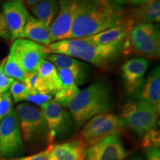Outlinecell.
Wrapping results in <instances>:
<instances>
[{
    "mask_svg": "<svg viewBox=\"0 0 160 160\" xmlns=\"http://www.w3.org/2000/svg\"><path fill=\"white\" fill-rule=\"evenodd\" d=\"M59 9V0H40L31 8L33 17L51 27Z\"/></svg>",
    "mask_w": 160,
    "mask_h": 160,
    "instance_id": "21",
    "label": "cell"
},
{
    "mask_svg": "<svg viewBox=\"0 0 160 160\" xmlns=\"http://www.w3.org/2000/svg\"><path fill=\"white\" fill-rule=\"evenodd\" d=\"M13 99L10 91L2 93L0 97V122L13 110Z\"/></svg>",
    "mask_w": 160,
    "mask_h": 160,
    "instance_id": "27",
    "label": "cell"
},
{
    "mask_svg": "<svg viewBox=\"0 0 160 160\" xmlns=\"http://www.w3.org/2000/svg\"><path fill=\"white\" fill-rule=\"evenodd\" d=\"M3 72L7 77L11 78V79L18 80L23 83L25 82L26 78L25 72L24 71L19 64L10 55L5 59L3 67Z\"/></svg>",
    "mask_w": 160,
    "mask_h": 160,
    "instance_id": "24",
    "label": "cell"
},
{
    "mask_svg": "<svg viewBox=\"0 0 160 160\" xmlns=\"http://www.w3.org/2000/svg\"><path fill=\"white\" fill-rule=\"evenodd\" d=\"M148 66V61L142 57L133 58L124 64L122 68V77L128 94L137 96Z\"/></svg>",
    "mask_w": 160,
    "mask_h": 160,
    "instance_id": "14",
    "label": "cell"
},
{
    "mask_svg": "<svg viewBox=\"0 0 160 160\" xmlns=\"http://www.w3.org/2000/svg\"><path fill=\"white\" fill-rule=\"evenodd\" d=\"M22 137L28 144L47 142L48 129L41 109L28 103H21L16 108Z\"/></svg>",
    "mask_w": 160,
    "mask_h": 160,
    "instance_id": "5",
    "label": "cell"
},
{
    "mask_svg": "<svg viewBox=\"0 0 160 160\" xmlns=\"http://www.w3.org/2000/svg\"><path fill=\"white\" fill-rule=\"evenodd\" d=\"M113 104L111 86L104 81H98L79 91L65 108L69 109L73 119L80 125L95 116L108 113Z\"/></svg>",
    "mask_w": 160,
    "mask_h": 160,
    "instance_id": "3",
    "label": "cell"
},
{
    "mask_svg": "<svg viewBox=\"0 0 160 160\" xmlns=\"http://www.w3.org/2000/svg\"><path fill=\"white\" fill-rule=\"evenodd\" d=\"M26 4L29 6L30 8H31L32 6H33L35 4H37L38 2H39L40 0H25Z\"/></svg>",
    "mask_w": 160,
    "mask_h": 160,
    "instance_id": "35",
    "label": "cell"
},
{
    "mask_svg": "<svg viewBox=\"0 0 160 160\" xmlns=\"http://www.w3.org/2000/svg\"><path fill=\"white\" fill-rule=\"evenodd\" d=\"M1 62H2V61H1ZM1 62H0V63H1Z\"/></svg>",
    "mask_w": 160,
    "mask_h": 160,
    "instance_id": "41",
    "label": "cell"
},
{
    "mask_svg": "<svg viewBox=\"0 0 160 160\" xmlns=\"http://www.w3.org/2000/svg\"><path fill=\"white\" fill-rule=\"evenodd\" d=\"M13 81H14V79L7 77L3 73L0 76V91L2 93H4V92L8 91V89L10 88Z\"/></svg>",
    "mask_w": 160,
    "mask_h": 160,
    "instance_id": "32",
    "label": "cell"
},
{
    "mask_svg": "<svg viewBox=\"0 0 160 160\" xmlns=\"http://www.w3.org/2000/svg\"><path fill=\"white\" fill-rule=\"evenodd\" d=\"M120 3H128V4H131V5H143L146 2H148V0H117Z\"/></svg>",
    "mask_w": 160,
    "mask_h": 160,
    "instance_id": "34",
    "label": "cell"
},
{
    "mask_svg": "<svg viewBox=\"0 0 160 160\" xmlns=\"http://www.w3.org/2000/svg\"><path fill=\"white\" fill-rule=\"evenodd\" d=\"M123 42L97 45L83 38L55 42L48 46L51 53L64 54L105 68L114 62L122 53Z\"/></svg>",
    "mask_w": 160,
    "mask_h": 160,
    "instance_id": "2",
    "label": "cell"
},
{
    "mask_svg": "<svg viewBox=\"0 0 160 160\" xmlns=\"http://www.w3.org/2000/svg\"><path fill=\"white\" fill-rule=\"evenodd\" d=\"M5 1L6 2H7V1H14V0H5Z\"/></svg>",
    "mask_w": 160,
    "mask_h": 160,
    "instance_id": "38",
    "label": "cell"
},
{
    "mask_svg": "<svg viewBox=\"0 0 160 160\" xmlns=\"http://www.w3.org/2000/svg\"><path fill=\"white\" fill-rule=\"evenodd\" d=\"M4 160H17V159H4Z\"/></svg>",
    "mask_w": 160,
    "mask_h": 160,
    "instance_id": "39",
    "label": "cell"
},
{
    "mask_svg": "<svg viewBox=\"0 0 160 160\" xmlns=\"http://www.w3.org/2000/svg\"><path fill=\"white\" fill-rule=\"evenodd\" d=\"M128 16L117 0H81L70 39L97 34L120 25Z\"/></svg>",
    "mask_w": 160,
    "mask_h": 160,
    "instance_id": "1",
    "label": "cell"
},
{
    "mask_svg": "<svg viewBox=\"0 0 160 160\" xmlns=\"http://www.w3.org/2000/svg\"><path fill=\"white\" fill-rule=\"evenodd\" d=\"M1 94H2V92L0 91V97H1Z\"/></svg>",
    "mask_w": 160,
    "mask_h": 160,
    "instance_id": "40",
    "label": "cell"
},
{
    "mask_svg": "<svg viewBox=\"0 0 160 160\" xmlns=\"http://www.w3.org/2000/svg\"><path fill=\"white\" fill-rule=\"evenodd\" d=\"M79 160H85V159H84V157H82L81 159H80Z\"/></svg>",
    "mask_w": 160,
    "mask_h": 160,
    "instance_id": "37",
    "label": "cell"
},
{
    "mask_svg": "<svg viewBox=\"0 0 160 160\" xmlns=\"http://www.w3.org/2000/svg\"><path fill=\"white\" fill-rule=\"evenodd\" d=\"M61 81V89L54 95V100L62 107H66L68 102L79 93L80 90L71 73L65 69H58Z\"/></svg>",
    "mask_w": 160,
    "mask_h": 160,
    "instance_id": "20",
    "label": "cell"
},
{
    "mask_svg": "<svg viewBox=\"0 0 160 160\" xmlns=\"http://www.w3.org/2000/svg\"><path fill=\"white\" fill-rule=\"evenodd\" d=\"M57 69H65L73 75L77 85H82L86 81L88 66L75 58L59 53H50L46 57Z\"/></svg>",
    "mask_w": 160,
    "mask_h": 160,
    "instance_id": "16",
    "label": "cell"
},
{
    "mask_svg": "<svg viewBox=\"0 0 160 160\" xmlns=\"http://www.w3.org/2000/svg\"><path fill=\"white\" fill-rule=\"evenodd\" d=\"M10 93L11 94L12 99L16 103L25 101L27 99L30 93L27 86L18 80H14L12 82L10 87Z\"/></svg>",
    "mask_w": 160,
    "mask_h": 160,
    "instance_id": "26",
    "label": "cell"
},
{
    "mask_svg": "<svg viewBox=\"0 0 160 160\" xmlns=\"http://www.w3.org/2000/svg\"><path fill=\"white\" fill-rule=\"evenodd\" d=\"M128 160H143V159L141 157H139V156H134V157H131V159H129Z\"/></svg>",
    "mask_w": 160,
    "mask_h": 160,
    "instance_id": "36",
    "label": "cell"
},
{
    "mask_svg": "<svg viewBox=\"0 0 160 160\" xmlns=\"http://www.w3.org/2000/svg\"><path fill=\"white\" fill-rule=\"evenodd\" d=\"M159 131L153 129L143 136L142 146L144 148H159Z\"/></svg>",
    "mask_w": 160,
    "mask_h": 160,
    "instance_id": "28",
    "label": "cell"
},
{
    "mask_svg": "<svg viewBox=\"0 0 160 160\" xmlns=\"http://www.w3.org/2000/svg\"><path fill=\"white\" fill-rule=\"evenodd\" d=\"M23 153V141L14 109L0 122V157L10 159Z\"/></svg>",
    "mask_w": 160,
    "mask_h": 160,
    "instance_id": "9",
    "label": "cell"
},
{
    "mask_svg": "<svg viewBox=\"0 0 160 160\" xmlns=\"http://www.w3.org/2000/svg\"><path fill=\"white\" fill-rule=\"evenodd\" d=\"M85 149L79 139L52 145L48 160H79L84 157Z\"/></svg>",
    "mask_w": 160,
    "mask_h": 160,
    "instance_id": "18",
    "label": "cell"
},
{
    "mask_svg": "<svg viewBox=\"0 0 160 160\" xmlns=\"http://www.w3.org/2000/svg\"><path fill=\"white\" fill-rule=\"evenodd\" d=\"M52 145H53V144L49 145L48 147L45 150H43V151L39 152V153H36V154L28 156V157H19L17 159V160H48Z\"/></svg>",
    "mask_w": 160,
    "mask_h": 160,
    "instance_id": "30",
    "label": "cell"
},
{
    "mask_svg": "<svg viewBox=\"0 0 160 160\" xmlns=\"http://www.w3.org/2000/svg\"><path fill=\"white\" fill-rule=\"evenodd\" d=\"M0 37H2L5 39H11L8 29L6 25L2 13H1V12H0Z\"/></svg>",
    "mask_w": 160,
    "mask_h": 160,
    "instance_id": "33",
    "label": "cell"
},
{
    "mask_svg": "<svg viewBox=\"0 0 160 160\" xmlns=\"http://www.w3.org/2000/svg\"><path fill=\"white\" fill-rule=\"evenodd\" d=\"M130 16L137 23H159L160 21V1L148 0L135 9Z\"/></svg>",
    "mask_w": 160,
    "mask_h": 160,
    "instance_id": "22",
    "label": "cell"
},
{
    "mask_svg": "<svg viewBox=\"0 0 160 160\" xmlns=\"http://www.w3.org/2000/svg\"><path fill=\"white\" fill-rule=\"evenodd\" d=\"M48 129V143L51 145L56 139L65 138L71 133L73 121L69 113L54 99L40 107Z\"/></svg>",
    "mask_w": 160,
    "mask_h": 160,
    "instance_id": "8",
    "label": "cell"
},
{
    "mask_svg": "<svg viewBox=\"0 0 160 160\" xmlns=\"http://www.w3.org/2000/svg\"><path fill=\"white\" fill-rule=\"evenodd\" d=\"M128 155L120 134H113L102 139L85 149V160H124Z\"/></svg>",
    "mask_w": 160,
    "mask_h": 160,
    "instance_id": "10",
    "label": "cell"
},
{
    "mask_svg": "<svg viewBox=\"0 0 160 160\" xmlns=\"http://www.w3.org/2000/svg\"><path fill=\"white\" fill-rule=\"evenodd\" d=\"M137 25L135 20L131 16L120 25L112 28L97 34L84 37L86 41L97 45H110V44L122 42L128 37L133 26Z\"/></svg>",
    "mask_w": 160,
    "mask_h": 160,
    "instance_id": "15",
    "label": "cell"
},
{
    "mask_svg": "<svg viewBox=\"0 0 160 160\" xmlns=\"http://www.w3.org/2000/svg\"><path fill=\"white\" fill-rule=\"evenodd\" d=\"M123 53L149 58L160 54V33L155 24L137 23L123 42Z\"/></svg>",
    "mask_w": 160,
    "mask_h": 160,
    "instance_id": "4",
    "label": "cell"
},
{
    "mask_svg": "<svg viewBox=\"0 0 160 160\" xmlns=\"http://www.w3.org/2000/svg\"><path fill=\"white\" fill-rule=\"evenodd\" d=\"M141 101L149 103L159 113L160 108V70L156 68L142 85L137 96Z\"/></svg>",
    "mask_w": 160,
    "mask_h": 160,
    "instance_id": "17",
    "label": "cell"
},
{
    "mask_svg": "<svg viewBox=\"0 0 160 160\" xmlns=\"http://www.w3.org/2000/svg\"><path fill=\"white\" fill-rule=\"evenodd\" d=\"M37 73L50 93L54 96L61 89V81L58 69L47 59H44L40 64Z\"/></svg>",
    "mask_w": 160,
    "mask_h": 160,
    "instance_id": "23",
    "label": "cell"
},
{
    "mask_svg": "<svg viewBox=\"0 0 160 160\" xmlns=\"http://www.w3.org/2000/svg\"><path fill=\"white\" fill-rule=\"evenodd\" d=\"M125 125L122 118L113 113H102L92 117L82 129L79 139L85 148L113 134H120Z\"/></svg>",
    "mask_w": 160,
    "mask_h": 160,
    "instance_id": "6",
    "label": "cell"
},
{
    "mask_svg": "<svg viewBox=\"0 0 160 160\" xmlns=\"http://www.w3.org/2000/svg\"><path fill=\"white\" fill-rule=\"evenodd\" d=\"M24 84L27 86L29 93H33V92L50 93L45 83L43 82V81L40 78L37 72L26 74V78Z\"/></svg>",
    "mask_w": 160,
    "mask_h": 160,
    "instance_id": "25",
    "label": "cell"
},
{
    "mask_svg": "<svg viewBox=\"0 0 160 160\" xmlns=\"http://www.w3.org/2000/svg\"><path fill=\"white\" fill-rule=\"evenodd\" d=\"M51 52L44 46L31 40L18 39L13 42L9 55L22 68L26 74L37 72L40 64Z\"/></svg>",
    "mask_w": 160,
    "mask_h": 160,
    "instance_id": "7",
    "label": "cell"
},
{
    "mask_svg": "<svg viewBox=\"0 0 160 160\" xmlns=\"http://www.w3.org/2000/svg\"><path fill=\"white\" fill-rule=\"evenodd\" d=\"M21 39L31 40L47 47L52 43L49 26L31 16L28 19Z\"/></svg>",
    "mask_w": 160,
    "mask_h": 160,
    "instance_id": "19",
    "label": "cell"
},
{
    "mask_svg": "<svg viewBox=\"0 0 160 160\" xmlns=\"http://www.w3.org/2000/svg\"><path fill=\"white\" fill-rule=\"evenodd\" d=\"M53 94L51 93H42V92H33L30 93L27 98V101L41 107L44 104L48 102L53 99Z\"/></svg>",
    "mask_w": 160,
    "mask_h": 160,
    "instance_id": "29",
    "label": "cell"
},
{
    "mask_svg": "<svg viewBox=\"0 0 160 160\" xmlns=\"http://www.w3.org/2000/svg\"><path fill=\"white\" fill-rule=\"evenodd\" d=\"M81 0H59V9L50 27L52 43L68 39Z\"/></svg>",
    "mask_w": 160,
    "mask_h": 160,
    "instance_id": "11",
    "label": "cell"
},
{
    "mask_svg": "<svg viewBox=\"0 0 160 160\" xmlns=\"http://www.w3.org/2000/svg\"><path fill=\"white\" fill-rule=\"evenodd\" d=\"M145 154L147 160H160L159 148H147Z\"/></svg>",
    "mask_w": 160,
    "mask_h": 160,
    "instance_id": "31",
    "label": "cell"
},
{
    "mask_svg": "<svg viewBox=\"0 0 160 160\" xmlns=\"http://www.w3.org/2000/svg\"><path fill=\"white\" fill-rule=\"evenodd\" d=\"M2 15L11 41L21 39L30 17L23 0L7 1L2 5Z\"/></svg>",
    "mask_w": 160,
    "mask_h": 160,
    "instance_id": "13",
    "label": "cell"
},
{
    "mask_svg": "<svg viewBox=\"0 0 160 160\" xmlns=\"http://www.w3.org/2000/svg\"><path fill=\"white\" fill-rule=\"evenodd\" d=\"M159 113L154 107L140 100L136 105L133 111L122 119L125 127L128 126L139 136L143 137L151 130L156 128Z\"/></svg>",
    "mask_w": 160,
    "mask_h": 160,
    "instance_id": "12",
    "label": "cell"
}]
</instances>
